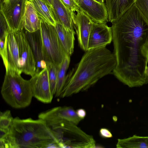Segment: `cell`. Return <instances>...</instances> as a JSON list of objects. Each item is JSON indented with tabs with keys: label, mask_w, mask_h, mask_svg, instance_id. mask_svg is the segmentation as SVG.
Segmentation results:
<instances>
[{
	"label": "cell",
	"mask_w": 148,
	"mask_h": 148,
	"mask_svg": "<svg viewBox=\"0 0 148 148\" xmlns=\"http://www.w3.org/2000/svg\"><path fill=\"white\" fill-rule=\"evenodd\" d=\"M111 27L116 60L113 73L130 88L148 84V60L141 50L148 38V22L134 3Z\"/></svg>",
	"instance_id": "cell-1"
},
{
	"label": "cell",
	"mask_w": 148,
	"mask_h": 148,
	"mask_svg": "<svg viewBox=\"0 0 148 148\" xmlns=\"http://www.w3.org/2000/svg\"><path fill=\"white\" fill-rule=\"evenodd\" d=\"M116 65L114 53L106 46L88 50L75 69L66 76L60 97L87 90L99 79L113 73Z\"/></svg>",
	"instance_id": "cell-2"
},
{
	"label": "cell",
	"mask_w": 148,
	"mask_h": 148,
	"mask_svg": "<svg viewBox=\"0 0 148 148\" xmlns=\"http://www.w3.org/2000/svg\"><path fill=\"white\" fill-rule=\"evenodd\" d=\"M59 133L52 130L44 120L31 118H14L9 132L0 139V148L59 147Z\"/></svg>",
	"instance_id": "cell-3"
},
{
	"label": "cell",
	"mask_w": 148,
	"mask_h": 148,
	"mask_svg": "<svg viewBox=\"0 0 148 148\" xmlns=\"http://www.w3.org/2000/svg\"><path fill=\"white\" fill-rule=\"evenodd\" d=\"M1 93L5 101L16 109L28 106L33 97L30 80L12 72H6Z\"/></svg>",
	"instance_id": "cell-4"
},
{
	"label": "cell",
	"mask_w": 148,
	"mask_h": 148,
	"mask_svg": "<svg viewBox=\"0 0 148 148\" xmlns=\"http://www.w3.org/2000/svg\"><path fill=\"white\" fill-rule=\"evenodd\" d=\"M40 29L44 60L47 64L59 66L68 56L61 45L55 27L40 19Z\"/></svg>",
	"instance_id": "cell-5"
},
{
	"label": "cell",
	"mask_w": 148,
	"mask_h": 148,
	"mask_svg": "<svg viewBox=\"0 0 148 148\" xmlns=\"http://www.w3.org/2000/svg\"><path fill=\"white\" fill-rule=\"evenodd\" d=\"M0 54L6 72L21 75L22 72L18 47L14 32L10 30L6 35L5 41L0 40Z\"/></svg>",
	"instance_id": "cell-6"
},
{
	"label": "cell",
	"mask_w": 148,
	"mask_h": 148,
	"mask_svg": "<svg viewBox=\"0 0 148 148\" xmlns=\"http://www.w3.org/2000/svg\"><path fill=\"white\" fill-rule=\"evenodd\" d=\"M28 0H6L1 2L0 12L10 30L15 32L24 28V17Z\"/></svg>",
	"instance_id": "cell-7"
},
{
	"label": "cell",
	"mask_w": 148,
	"mask_h": 148,
	"mask_svg": "<svg viewBox=\"0 0 148 148\" xmlns=\"http://www.w3.org/2000/svg\"><path fill=\"white\" fill-rule=\"evenodd\" d=\"M14 33L18 45L21 71L33 77L37 73L36 63L32 49L23 30Z\"/></svg>",
	"instance_id": "cell-8"
},
{
	"label": "cell",
	"mask_w": 148,
	"mask_h": 148,
	"mask_svg": "<svg viewBox=\"0 0 148 148\" xmlns=\"http://www.w3.org/2000/svg\"><path fill=\"white\" fill-rule=\"evenodd\" d=\"M29 80L33 97L45 103L51 102L53 95L50 90L47 67L31 77Z\"/></svg>",
	"instance_id": "cell-9"
},
{
	"label": "cell",
	"mask_w": 148,
	"mask_h": 148,
	"mask_svg": "<svg viewBox=\"0 0 148 148\" xmlns=\"http://www.w3.org/2000/svg\"><path fill=\"white\" fill-rule=\"evenodd\" d=\"M75 14L73 20L79 45L84 50H88L89 37L93 21L86 14L80 10Z\"/></svg>",
	"instance_id": "cell-10"
},
{
	"label": "cell",
	"mask_w": 148,
	"mask_h": 148,
	"mask_svg": "<svg viewBox=\"0 0 148 148\" xmlns=\"http://www.w3.org/2000/svg\"><path fill=\"white\" fill-rule=\"evenodd\" d=\"M79 10L88 15L94 22L106 23L108 22L105 4L95 0H74Z\"/></svg>",
	"instance_id": "cell-11"
},
{
	"label": "cell",
	"mask_w": 148,
	"mask_h": 148,
	"mask_svg": "<svg viewBox=\"0 0 148 148\" xmlns=\"http://www.w3.org/2000/svg\"><path fill=\"white\" fill-rule=\"evenodd\" d=\"M112 40L111 27L106 23L93 22L90 34L88 44V50L106 46Z\"/></svg>",
	"instance_id": "cell-12"
},
{
	"label": "cell",
	"mask_w": 148,
	"mask_h": 148,
	"mask_svg": "<svg viewBox=\"0 0 148 148\" xmlns=\"http://www.w3.org/2000/svg\"><path fill=\"white\" fill-rule=\"evenodd\" d=\"M52 10L56 23L65 28L74 31L73 20L75 12L63 3L61 0H52Z\"/></svg>",
	"instance_id": "cell-13"
},
{
	"label": "cell",
	"mask_w": 148,
	"mask_h": 148,
	"mask_svg": "<svg viewBox=\"0 0 148 148\" xmlns=\"http://www.w3.org/2000/svg\"><path fill=\"white\" fill-rule=\"evenodd\" d=\"M34 54L36 63L38 73L47 67L42 52V42L40 29L33 32L25 30V32Z\"/></svg>",
	"instance_id": "cell-14"
},
{
	"label": "cell",
	"mask_w": 148,
	"mask_h": 148,
	"mask_svg": "<svg viewBox=\"0 0 148 148\" xmlns=\"http://www.w3.org/2000/svg\"><path fill=\"white\" fill-rule=\"evenodd\" d=\"M136 0H105L108 22L117 20L135 3Z\"/></svg>",
	"instance_id": "cell-15"
},
{
	"label": "cell",
	"mask_w": 148,
	"mask_h": 148,
	"mask_svg": "<svg viewBox=\"0 0 148 148\" xmlns=\"http://www.w3.org/2000/svg\"><path fill=\"white\" fill-rule=\"evenodd\" d=\"M55 27L61 45L66 55L70 56L73 51L75 32L56 23Z\"/></svg>",
	"instance_id": "cell-16"
},
{
	"label": "cell",
	"mask_w": 148,
	"mask_h": 148,
	"mask_svg": "<svg viewBox=\"0 0 148 148\" xmlns=\"http://www.w3.org/2000/svg\"><path fill=\"white\" fill-rule=\"evenodd\" d=\"M40 19L33 4L28 0L24 17V28L30 32L40 29Z\"/></svg>",
	"instance_id": "cell-17"
},
{
	"label": "cell",
	"mask_w": 148,
	"mask_h": 148,
	"mask_svg": "<svg viewBox=\"0 0 148 148\" xmlns=\"http://www.w3.org/2000/svg\"><path fill=\"white\" fill-rule=\"evenodd\" d=\"M34 5L40 20L55 27L56 21L52 8L43 0H29Z\"/></svg>",
	"instance_id": "cell-18"
},
{
	"label": "cell",
	"mask_w": 148,
	"mask_h": 148,
	"mask_svg": "<svg viewBox=\"0 0 148 148\" xmlns=\"http://www.w3.org/2000/svg\"><path fill=\"white\" fill-rule=\"evenodd\" d=\"M116 147L123 148H148V136L136 135L123 139H118Z\"/></svg>",
	"instance_id": "cell-19"
},
{
	"label": "cell",
	"mask_w": 148,
	"mask_h": 148,
	"mask_svg": "<svg viewBox=\"0 0 148 148\" xmlns=\"http://www.w3.org/2000/svg\"><path fill=\"white\" fill-rule=\"evenodd\" d=\"M70 61V56H67L59 67L57 87L54 95L56 97H60L64 86L66 78V72Z\"/></svg>",
	"instance_id": "cell-20"
},
{
	"label": "cell",
	"mask_w": 148,
	"mask_h": 148,
	"mask_svg": "<svg viewBox=\"0 0 148 148\" xmlns=\"http://www.w3.org/2000/svg\"><path fill=\"white\" fill-rule=\"evenodd\" d=\"M47 64L50 90L52 94L54 96L56 90L59 66L51 64Z\"/></svg>",
	"instance_id": "cell-21"
},
{
	"label": "cell",
	"mask_w": 148,
	"mask_h": 148,
	"mask_svg": "<svg viewBox=\"0 0 148 148\" xmlns=\"http://www.w3.org/2000/svg\"><path fill=\"white\" fill-rule=\"evenodd\" d=\"M13 119L10 110H7L4 112H1L0 129H9L12 124Z\"/></svg>",
	"instance_id": "cell-22"
},
{
	"label": "cell",
	"mask_w": 148,
	"mask_h": 148,
	"mask_svg": "<svg viewBox=\"0 0 148 148\" xmlns=\"http://www.w3.org/2000/svg\"><path fill=\"white\" fill-rule=\"evenodd\" d=\"M134 4L148 22V0H136Z\"/></svg>",
	"instance_id": "cell-23"
},
{
	"label": "cell",
	"mask_w": 148,
	"mask_h": 148,
	"mask_svg": "<svg viewBox=\"0 0 148 148\" xmlns=\"http://www.w3.org/2000/svg\"><path fill=\"white\" fill-rule=\"evenodd\" d=\"M0 15V40L5 41V36L10 30L6 20L1 12Z\"/></svg>",
	"instance_id": "cell-24"
},
{
	"label": "cell",
	"mask_w": 148,
	"mask_h": 148,
	"mask_svg": "<svg viewBox=\"0 0 148 148\" xmlns=\"http://www.w3.org/2000/svg\"><path fill=\"white\" fill-rule=\"evenodd\" d=\"M65 5L72 11L75 12L79 10V9L74 0H61Z\"/></svg>",
	"instance_id": "cell-25"
},
{
	"label": "cell",
	"mask_w": 148,
	"mask_h": 148,
	"mask_svg": "<svg viewBox=\"0 0 148 148\" xmlns=\"http://www.w3.org/2000/svg\"><path fill=\"white\" fill-rule=\"evenodd\" d=\"M100 136L103 138H110L112 137V135L110 131L108 129L103 128L99 130Z\"/></svg>",
	"instance_id": "cell-26"
},
{
	"label": "cell",
	"mask_w": 148,
	"mask_h": 148,
	"mask_svg": "<svg viewBox=\"0 0 148 148\" xmlns=\"http://www.w3.org/2000/svg\"><path fill=\"white\" fill-rule=\"evenodd\" d=\"M141 50L143 56L148 60V38L142 46Z\"/></svg>",
	"instance_id": "cell-27"
},
{
	"label": "cell",
	"mask_w": 148,
	"mask_h": 148,
	"mask_svg": "<svg viewBox=\"0 0 148 148\" xmlns=\"http://www.w3.org/2000/svg\"><path fill=\"white\" fill-rule=\"evenodd\" d=\"M76 112L79 117L82 120L84 119L86 116V111L83 109L80 108L78 109Z\"/></svg>",
	"instance_id": "cell-28"
},
{
	"label": "cell",
	"mask_w": 148,
	"mask_h": 148,
	"mask_svg": "<svg viewBox=\"0 0 148 148\" xmlns=\"http://www.w3.org/2000/svg\"><path fill=\"white\" fill-rule=\"evenodd\" d=\"M49 5L52 8V0H43Z\"/></svg>",
	"instance_id": "cell-29"
},
{
	"label": "cell",
	"mask_w": 148,
	"mask_h": 148,
	"mask_svg": "<svg viewBox=\"0 0 148 148\" xmlns=\"http://www.w3.org/2000/svg\"><path fill=\"white\" fill-rule=\"evenodd\" d=\"M98 2L101 3H105V0H95Z\"/></svg>",
	"instance_id": "cell-30"
},
{
	"label": "cell",
	"mask_w": 148,
	"mask_h": 148,
	"mask_svg": "<svg viewBox=\"0 0 148 148\" xmlns=\"http://www.w3.org/2000/svg\"><path fill=\"white\" fill-rule=\"evenodd\" d=\"M145 73L146 75L148 77V66H147L145 70Z\"/></svg>",
	"instance_id": "cell-31"
},
{
	"label": "cell",
	"mask_w": 148,
	"mask_h": 148,
	"mask_svg": "<svg viewBox=\"0 0 148 148\" xmlns=\"http://www.w3.org/2000/svg\"><path fill=\"white\" fill-rule=\"evenodd\" d=\"M5 0H0V2L3 1H5Z\"/></svg>",
	"instance_id": "cell-32"
}]
</instances>
